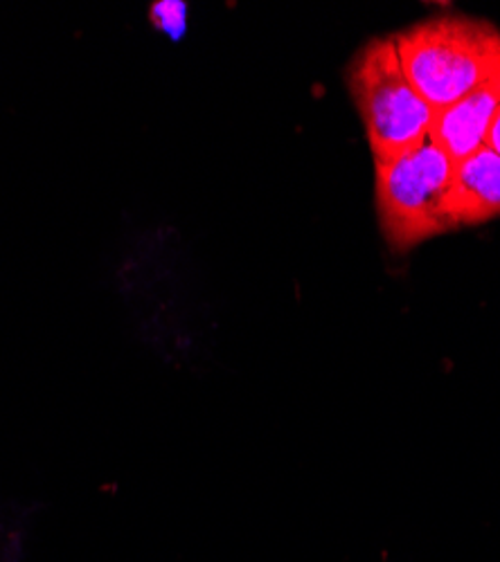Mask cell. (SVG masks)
Returning a JSON list of instances; mask_svg holds the SVG:
<instances>
[{
  "instance_id": "cell-1",
  "label": "cell",
  "mask_w": 500,
  "mask_h": 562,
  "mask_svg": "<svg viewBox=\"0 0 500 562\" xmlns=\"http://www.w3.org/2000/svg\"><path fill=\"white\" fill-rule=\"evenodd\" d=\"M401 66L433 109H446L500 72V30L482 19L444 14L392 34Z\"/></svg>"
},
{
  "instance_id": "cell-2",
  "label": "cell",
  "mask_w": 500,
  "mask_h": 562,
  "mask_svg": "<svg viewBox=\"0 0 500 562\" xmlns=\"http://www.w3.org/2000/svg\"><path fill=\"white\" fill-rule=\"evenodd\" d=\"M453 162L431 133L418 145L375 160L377 212L384 237L395 250H411L458 229L451 210Z\"/></svg>"
},
{
  "instance_id": "cell-3",
  "label": "cell",
  "mask_w": 500,
  "mask_h": 562,
  "mask_svg": "<svg viewBox=\"0 0 500 562\" xmlns=\"http://www.w3.org/2000/svg\"><path fill=\"white\" fill-rule=\"evenodd\" d=\"M345 81L375 160L413 147L431 133L435 111L408 79L392 34L363 45L347 66Z\"/></svg>"
},
{
  "instance_id": "cell-4",
  "label": "cell",
  "mask_w": 500,
  "mask_h": 562,
  "mask_svg": "<svg viewBox=\"0 0 500 562\" xmlns=\"http://www.w3.org/2000/svg\"><path fill=\"white\" fill-rule=\"evenodd\" d=\"M500 106V72L471 90L467 98L433 113L431 137L442 151L460 162L487 147L489 131Z\"/></svg>"
},
{
  "instance_id": "cell-5",
  "label": "cell",
  "mask_w": 500,
  "mask_h": 562,
  "mask_svg": "<svg viewBox=\"0 0 500 562\" xmlns=\"http://www.w3.org/2000/svg\"><path fill=\"white\" fill-rule=\"evenodd\" d=\"M451 210L458 227L489 223L500 216V156L489 147L456 162Z\"/></svg>"
},
{
  "instance_id": "cell-6",
  "label": "cell",
  "mask_w": 500,
  "mask_h": 562,
  "mask_svg": "<svg viewBox=\"0 0 500 562\" xmlns=\"http://www.w3.org/2000/svg\"><path fill=\"white\" fill-rule=\"evenodd\" d=\"M190 8L184 0H154L147 10V23L154 32L169 38L171 43L184 41L188 34Z\"/></svg>"
},
{
  "instance_id": "cell-7",
  "label": "cell",
  "mask_w": 500,
  "mask_h": 562,
  "mask_svg": "<svg viewBox=\"0 0 500 562\" xmlns=\"http://www.w3.org/2000/svg\"><path fill=\"white\" fill-rule=\"evenodd\" d=\"M487 147L500 156V106H498V113H496L493 124H491V131H489Z\"/></svg>"
}]
</instances>
